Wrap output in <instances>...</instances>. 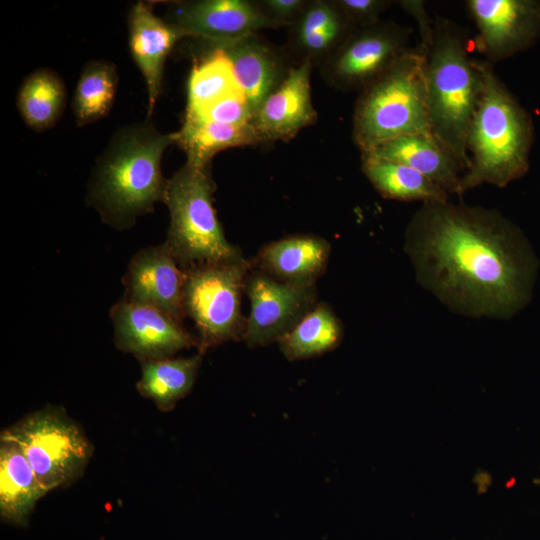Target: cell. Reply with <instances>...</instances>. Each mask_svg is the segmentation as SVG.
Instances as JSON below:
<instances>
[{
  "mask_svg": "<svg viewBox=\"0 0 540 540\" xmlns=\"http://www.w3.org/2000/svg\"><path fill=\"white\" fill-rule=\"evenodd\" d=\"M343 325L327 303H318L277 342L284 357L298 361L321 356L342 341Z\"/></svg>",
  "mask_w": 540,
  "mask_h": 540,
  "instance_id": "25",
  "label": "cell"
},
{
  "mask_svg": "<svg viewBox=\"0 0 540 540\" xmlns=\"http://www.w3.org/2000/svg\"><path fill=\"white\" fill-rule=\"evenodd\" d=\"M476 47L493 65L532 47L540 38L539 0H467Z\"/></svg>",
  "mask_w": 540,
  "mask_h": 540,
  "instance_id": "11",
  "label": "cell"
},
{
  "mask_svg": "<svg viewBox=\"0 0 540 540\" xmlns=\"http://www.w3.org/2000/svg\"><path fill=\"white\" fill-rule=\"evenodd\" d=\"M192 114H197L212 122L233 126L252 124L255 116L253 108L241 90L225 95L201 111Z\"/></svg>",
  "mask_w": 540,
  "mask_h": 540,
  "instance_id": "29",
  "label": "cell"
},
{
  "mask_svg": "<svg viewBox=\"0 0 540 540\" xmlns=\"http://www.w3.org/2000/svg\"><path fill=\"white\" fill-rule=\"evenodd\" d=\"M312 62L303 60L288 69L279 86L257 109L253 125L261 141L288 140L313 124L317 112L311 95Z\"/></svg>",
  "mask_w": 540,
  "mask_h": 540,
  "instance_id": "15",
  "label": "cell"
},
{
  "mask_svg": "<svg viewBox=\"0 0 540 540\" xmlns=\"http://www.w3.org/2000/svg\"><path fill=\"white\" fill-rule=\"evenodd\" d=\"M361 168L384 197L398 201L445 202L450 195L413 168L373 153H361Z\"/></svg>",
  "mask_w": 540,
  "mask_h": 540,
  "instance_id": "22",
  "label": "cell"
},
{
  "mask_svg": "<svg viewBox=\"0 0 540 540\" xmlns=\"http://www.w3.org/2000/svg\"><path fill=\"white\" fill-rule=\"evenodd\" d=\"M426 54L409 47L381 76L360 91L352 139L361 153L395 138L431 134L425 81Z\"/></svg>",
  "mask_w": 540,
  "mask_h": 540,
  "instance_id": "5",
  "label": "cell"
},
{
  "mask_svg": "<svg viewBox=\"0 0 540 540\" xmlns=\"http://www.w3.org/2000/svg\"><path fill=\"white\" fill-rule=\"evenodd\" d=\"M405 250L421 285L471 317L516 315L531 299L539 268L515 223L465 203H423L407 226Z\"/></svg>",
  "mask_w": 540,
  "mask_h": 540,
  "instance_id": "1",
  "label": "cell"
},
{
  "mask_svg": "<svg viewBox=\"0 0 540 540\" xmlns=\"http://www.w3.org/2000/svg\"><path fill=\"white\" fill-rule=\"evenodd\" d=\"M184 270L166 243L137 252L123 278L125 299L150 305L182 323Z\"/></svg>",
  "mask_w": 540,
  "mask_h": 540,
  "instance_id": "14",
  "label": "cell"
},
{
  "mask_svg": "<svg viewBox=\"0 0 540 540\" xmlns=\"http://www.w3.org/2000/svg\"><path fill=\"white\" fill-rule=\"evenodd\" d=\"M330 252V243L324 238L299 234L265 245L251 264L280 282L314 286L326 271Z\"/></svg>",
  "mask_w": 540,
  "mask_h": 540,
  "instance_id": "17",
  "label": "cell"
},
{
  "mask_svg": "<svg viewBox=\"0 0 540 540\" xmlns=\"http://www.w3.org/2000/svg\"><path fill=\"white\" fill-rule=\"evenodd\" d=\"M250 311L243 340L250 348L278 342L317 303L316 286L280 282L253 268L245 281Z\"/></svg>",
  "mask_w": 540,
  "mask_h": 540,
  "instance_id": "10",
  "label": "cell"
},
{
  "mask_svg": "<svg viewBox=\"0 0 540 540\" xmlns=\"http://www.w3.org/2000/svg\"><path fill=\"white\" fill-rule=\"evenodd\" d=\"M117 88L115 67L104 61L86 65L77 83L73 111L79 126L105 116L113 103Z\"/></svg>",
  "mask_w": 540,
  "mask_h": 540,
  "instance_id": "28",
  "label": "cell"
},
{
  "mask_svg": "<svg viewBox=\"0 0 540 540\" xmlns=\"http://www.w3.org/2000/svg\"><path fill=\"white\" fill-rule=\"evenodd\" d=\"M239 90L227 56L218 46L209 44L207 53L195 62L191 70L186 112H199L225 95Z\"/></svg>",
  "mask_w": 540,
  "mask_h": 540,
  "instance_id": "27",
  "label": "cell"
},
{
  "mask_svg": "<svg viewBox=\"0 0 540 540\" xmlns=\"http://www.w3.org/2000/svg\"><path fill=\"white\" fill-rule=\"evenodd\" d=\"M484 60L470 56L467 35L454 21L437 16L425 61L431 134L469 167L467 133L483 89Z\"/></svg>",
  "mask_w": 540,
  "mask_h": 540,
  "instance_id": "4",
  "label": "cell"
},
{
  "mask_svg": "<svg viewBox=\"0 0 540 540\" xmlns=\"http://www.w3.org/2000/svg\"><path fill=\"white\" fill-rule=\"evenodd\" d=\"M308 2L305 0H263L257 4L267 17L280 26H291Z\"/></svg>",
  "mask_w": 540,
  "mask_h": 540,
  "instance_id": "31",
  "label": "cell"
},
{
  "mask_svg": "<svg viewBox=\"0 0 540 540\" xmlns=\"http://www.w3.org/2000/svg\"><path fill=\"white\" fill-rule=\"evenodd\" d=\"M367 153L413 168L443 188L450 196L459 193L460 180L465 170L432 134L401 136Z\"/></svg>",
  "mask_w": 540,
  "mask_h": 540,
  "instance_id": "19",
  "label": "cell"
},
{
  "mask_svg": "<svg viewBox=\"0 0 540 540\" xmlns=\"http://www.w3.org/2000/svg\"><path fill=\"white\" fill-rule=\"evenodd\" d=\"M412 30L393 21L353 30L327 58L325 76L344 91H361L410 47Z\"/></svg>",
  "mask_w": 540,
  "mask_h": 540,
  "instance_id": "9",
  "label": "cell"
},
{
  "mask_svg": "<svg viewBox=\"0 0 540 540\" xmlns=\"http://www.w3.org/2000/svg\"><path fill=\"white\" fill-rule=\"evenodd\" d=\"M178 139V132L162 134L147 122L115 135L99 159L90 188L92 203L107 222L124 226L164 202L168 180L161 172V158Z\"/></svg>",
  "mask_w": 540,
  "mask_h": 540,
  "instance_id": "3",
  "label": "cell"
},
{
  "mask_svg": "<svg viewBox=\"0 0 540 540\" xmlns=\"http://www.w3.org/2000/svg\"><path fill=\"white\" fill-rule=\"evenodd\" d=\"M17 104L26 124L41 131L53 126L62 114L65 88L61 79L48 69L30 74L22 83Z\"/></svg>",
  "mask_w": 540,
  "mask_h": 540,
  "instance_id": "26",
  "label": "cell"
},
{
  "mask_svg": "<svg viewBox=\"0 0 540 540\" xmlns=\"http://www.w3.org/2000/svg\"><path fill=\"white\" fill-rule=\"evenodd\" d=\"M169 22L187 37L206 43H224L246 38L260 29L281 27L267 17L257 2L247 0H201L173 3Z\"/></svg>",
  "mask_w": 540,
  "mask_h": 540,
  "instance_id": "13",
  "label": "cell"
},
{
  "mask_svg": "<svg viewBox=\"0 0 540 540\" xmlns=\"http://www.w3.org/2000/svg\"><path fill=\"white\" fill-rule=\"evenodd\" d=\"M47 493L20 448L0 438L1 518L26 526L36 503Z\"/></svg>",
  "mask_w": 540,
  "mask_h": 540,
  "instance_id": "20",
  "label": "cell"
},
{
  "mask_svg": "<svg viewBox=\"0 0 540 540\" xmlns=\"http://www.w3.org/2000/svg\"><path fill=\"white\" fill-rule=\"evenodd\" d=\"M202 357L203 354L198 353L185 358L140 361L137 391L161 411H171L192 390Z\"/></svg>",
  "mask_w": 540,
  "mask_h": 540,
  "instance_id": "23",
  "label": "cell"
},
{
  "mask_svg": "<svg viewBox=\"0 0 540 540\" xmlns=\"http://www.w3.org/2000/svg\"><path fill=\"white\" fill-rule=\"evenodd\" d=\"M251 269V262L243 256L183 269V307L198 331L199 353L243 340L246 318L241 300Z\"/></svg>",
  "mask_w": 540,
  "mask_h": 540,
  "instance_id": "7",
  "label": "cell"
},
{
  "mask_svg": "<svg viewBox=\"0 0 540 540\" xmlns=\"http://www.w3.org/2000/svg\"><path fill=\"white\" fill-rule=\"evenodd\" d=\"M187 34L178 26L153 13L152 4L138 2L129 15V43L135 63L148 91V114L157 102L167 56L175 43Z\"/></svg>",
  "mask_w": 540,
  "mask_h": 540,
  "instance_id": "16",
  "label": "cell"
},
{
  "mask_svg": "<svg viewBox=\"0 0 540 540\" xmlns=\"http://www.w3.org/2000/svg\"><path fill=\"white\" fill-rule=\"evenodd\" d=\"M534 140L529 112L484 60L483 89L467 133L469 167L458 196L484 183L504 188L522 178Z\"/></svg>",
  "mask_w": 540,
  "mask_h": 540,
  "instance_id": "2",
  "label": "cell"
},
{
  "mask_svg": "<svg viewBox=\"0 0 540 540\" xmlns=\"http://www.w3.org/2000/svg\"><path fill=\"white\" fill-rule=\"evenodd\" d=\"M115 346L139 361L171 358L198 346L182 323L160 309L122 298L110 310Z\"/></svg>",
  "mask_w": 540,
  "mask_h": 540,
  "instance_id": "12",
  "label": "cell"
},
{
  "mask_svg": "<svg viewBox=\"0 0 540 540\" xmlns=\"http://www.w3.org/2000/svg\"><path fill=\"white\" fill-rule=\"evenodd\" d=\"M534 482L538 485H540V479H535Z\"/></svg>",
  "mask_w": 540,
  "mask_h": 540,
  "instance_id": "33",
  "label": "cell"
},
{
  "mask_svg": "<svg viewBox=\"0 0 540 540\" xmlns=\"http://www.w3.org/2000/svg\"><path fill=\"white\" fill-rule=\"evenodd\" d=\"M397 3L405 13L417 22L420 37L419 46L427 54L434 38V19H431L428 14L425 1L400 0Z\"/></svg>",
  "mask_w": 540,
  "mask_h": 540,
  "instance_id": "32",
  "label": "cell"
},
{
  "mask_svg": "<svg viewBox=\"0 0 540 540\" xmlns=\"http://www.w3.org/2000/svg\"><path fill=\"white\" fill-rule=\"evenodd\" d=\"M15 443L49 492L79 479L93 447L81 428L59 407L35 411L1 432Z\"/></svg>",
  "mask_w": 540,
  "mask_h": 540,
  "instance_id": "8",
  "label": "cell"
},
{
  "mask_svg": "<svg viewBox=\"0 0 540 540\" xmlns=\"http://www.w3.org/2000/svg\"><path fill=\"white\" fill-rule=\"evenodd\" d=\"M210 164L186 161L168 180L164 202L170 213L166 244L182 269L239 258L225 237L213 205Z\"/></svg>",
  "mask_w": 540,
  "mask_h": 540,
  "instance_id": "6",
  "label": "cell"
},
{
  "mask_svg": "<svg viewBox=\"0 0 540 540\" xmlns=\"http://www.w3.org/2000/svg\"><path fill=\"white\" fill-rule=\"evenodd\" d=\"M178 134L177 144L185 150L187 161L200 165L210 164L213 156L222 150L262 142L253 123L226 125L192 113H186Z\"/></svg>",
  "mask_w": 540,
  "mask_h": 540,
  "instance_id": "24",
  "label": "cell"
},
{
  "mask_svg": "<svg viewBox=\"0 0 540 540\" xmlns=\"http://www.w3.org/2000/svg\"><path fill=\"white\" fill-rule=\"evenodd\" d=\"M353 30L371 26L380 21V16L391 5L388 0H334Z\"/></svg>",
  "mask_w": 540,
  "mask_h": 540,
  "instance_id": "30",
  "label": "cell"
},
{
  "mask_svg": "<svg viewBox=\"0 0 540 540\" xmlns=\"http://www.w3.org/2000/svg\"><path fill=\"white\" fill-rule=\"evenodd\" d=\"M218 46L231 63L235 80L256 113L259 106L283 81L288 69L280 55L255 35Z\"/></svg>",
  "mask_w": 540,
  "mask_h": 540,
  "instance_id": "18",
  "label": "cell"
},
{
  "mask_svg": "<svg viewBox=\"0 0 540 540\" xmlns=\"http://www.w3.org/2000/svg\"><path fill=\"white\" fill-rule=\"evenodd\" d=\"M294 47L304 60H327L353 31L333 1H309L290 26Z\"/></svg>",
  "mask_w": 540,
  "mask_h": 540,
  "instance_id": "21",
  "label": "cell"
}]
</instances>
